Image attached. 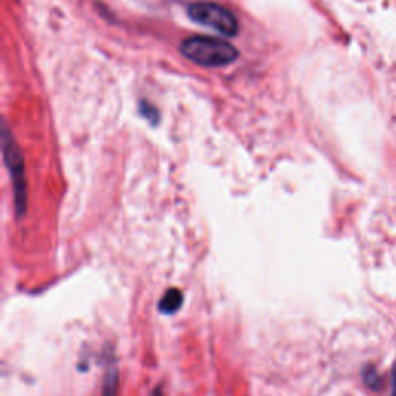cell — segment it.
<instances>
[{
  "label": "cell",
  "instance_id": "cell-6",
  "mask_svg": "<svg viewBox=\"0 0 396 396\" xmlns=\"http://www.w3.org/2000/svg\"><path fill=\"white\" fill-rule=\"evenodd\" d=\"M362 379H364L365 386L368 388H372L375 392H379L382 387H384V381H382L381 375L378 373V370L375 367H365L364 370H362Z\"/></svg>",
  "mask_w": 396,
  "mask_h": 396
},
{
  "label": "cell",
  "instance_id": "cell-5",
  "mask_svg": "<svg viewBox=\"0 0 396 396\" xmlns=\"http://www.w3.org/2000/svg\"><path fill=\"white\" fill-rule=\"evenodd\" d=\"M183 302L184 294L181 293V290H178V288H169V290L163 294V298L160 299L158 310L160 313L166 314V316H172V314H175L181 310Z\"/></svg>",
  "mask_w": 396,
  "mask_h": 396
},
{
  "label": "cell",
  "instance_id": "cell-7",
  "mask_svg": "<svg viewBox=\"0 0 396 396\" xmlns=\"http://www.w3.org/2000/svg\"><path fill=\"white\" fill-rule=\"evenodd\" d=\"M139 113L141 117L146 118L150 124L157 126L160 123V112L153 104L147 103V101H141L139 103Z\"/></svg>",
  "mask_w": 396,
  "mask_h": 396
},
{
  "label": "cell",
  "instance_id": "cell-3",
  "mask_svg": "<svg viewBox=\"0 0 396 396\" xmlns=\"http://www.w3.org/2000/svg\"><path fill=\"white\" fill-rule=\"evenodd\" d=\"M187 16L198 25L218 31L226 37L239 35V20L232 12L218 3L196 2L187 6Z\"/></svg>",
  "mask_w": 396,
  "mask_h": 396
},
{
  "label": "cell",
  "instance_id": "cell-4",
  "mask_svg": "<svg viewBox=\"0 0 396 396\" xmlns=\"http://www.w3.org/2000/svg\"><path fill=\"white\" fill-rule=\"evenodd\" d=\"M118 388H119V368L115 361V354L109 352V359H107L103 384H101V396H118Z\"/></svg>",
  "mask_w": 396,
  "mask_h": 396
},
{
  "label": "cell",
  "instance_id": "cell-8",
  "mask_svg": "<svg viewBox=\"0 0 396 396\" xmlns=\"http://www.w3.org/2000/svg\"><path fill=\"white\" fill-rule=\"evenodd\" d=\"M392 396H396V364L392 368Z\"/></svg>",
  "mask_w": 396,
  "mask_h": 396
},
{
  "label": "cell",
  "instance_id": "cell-9",
  "mask_svg": "<svg viewBox=\"0 0 396 396\" xmlns=\"http://www.w3.org/2000/svg\"><path fill=\"white\" fill-rule=\"evenodd\" d=\"M150 396H164V392H163V387L161 386H158V387H155V390L152 392V395Z\"/></svg>",
  "mask_w": 396,
  "mask_h": 396
},
{
  "label": "cell",
  "instance_id": "cell-1",
  "mask_svg": "<svg viewBox=\"0 0 396 396\" xmlns=\"http://www.w3.org/2000/svg\"><path fill=\"white\" fill-rule=\"evenodd\" d=\"M180 53L193 64L206 69L226 67L239 59V50L227 40L209 36H192L180 45Z\"/></svg>",
  "mask_w": 396,
  "mask_h": 396
},
{
  "label": "cell",
  "instance_id": "cell-2",
  "mask_svg": "<svg viewBox=\"0 0 396 396\" xmlns=\"http://www.w3.org/2000/svg\"><path fill=\"white\" fill-rule=\"evenodd\" d=\"M2 153L6 171L10 173L12 184V196H15V211L17 218L24 217L28 209V183L25 175V161L22 150L11 135L6 124L2 129Z\"/></svg>",
  "mask_w": 396,
  "mask_h": 396
}]
</instances>
